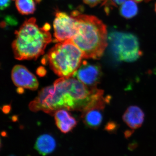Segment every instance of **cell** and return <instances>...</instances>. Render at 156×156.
<instances>
[{"instance_id":"5bb4252c","label":"cell","mask_w":156,"mask_h":156,"mask_svg":"<svg viewBox=\"0 0 156 156\" xmlns=\"http://www.w3.org/2000/svg\"><path fill=\"white\" fill-rule=\"evenodd\" d=\"M16 8L20 14L29 15L33 14L36 10L34 0H15Z\"/></svg>"},{"instance_id":"ba28073f","label":"cell","mask_w":156,"mask_h":156,"mask_svg":"<svg viewBox=\"0 0 156 156\" xmlns=\"http://www.w3.org/2000/svg\"><path fill=\"white\" fill-rule=\"evenodd\" d=\"M11 78L15 86L20 88L35 90L38 87L37 80L25 66H15L11 72Z\"/></svg>"},{"instance_id":"7a4b0ae2","label":"cell","mask_w":156,"mask_h":156,"mask_svg":"<svg viewBox=\"0 0 156 156\" xmlns=\"http://www.w3.org/2000/svg\"><path fill=\"white\" fill-rule=\"evenodd\" d=\"M71 15L76 20V29L71 41L80 49L84 58L99 59L108 45L106 25L92 15L77 11Z\"/></svg>"},{"instance_id":"6da1fadb","label":"cell","mask_w":156,"mask_h":156,"mask_svg":"<svg viewBox=\"0 0 156 156\" xmlns=\"http://www.w3.org/2000/svg\"><path fill=\"white\" fill-rule=\"evenodd\" d=\"M103 94V90L89 88L76 78L61 77L41 90L29 108L53 115L61 109L82 113L105 100Z\"/></svg>"},{"instance_id":"4fadbf2b","label":"cell","mask_w":156,"mask_h":156,"mask_svg":"<svg viewBox=\"0 0 156 156\" xmlns=\"http://www.w3.org/2000/svg\"><path fill=\"white\" fill-rule=\"evenodd\" d=\"M138 12L137 5L133 0L126 1L121 6L119 9L121 16L126 19H131L135 17Z\"/></svg>"},{"instance_id":"7c38bea8","label":"cell","mask_w":156,"mask_h":156,"mask_svg":"<svg viewBox=\"0 0 156 156\" xmlns=\"http://www.w3.org/2000/svg\"><path fill=\"white\" fill-rule=\"evenodd\" d=\"M56 147V142L53 136L45 134L39 136L35 144V148L39 154L45 156L53 152Z\"/></svg>"},{"instance_id":"9a60e30c","label":"cell","mask_w":156,"mask_h":156,"mask_svg":"<svg viewBox=\"0 0 156 156\" xmlns=\"http://www.w3.org/2000/svg\"><path fill=\"white\" fill-rule=\"evenodd\" d=\"M127 1V0H108L104 5L105 7V11L108 14L112 7H117L122 5L123 3Z\"/></svg>"},{"instance_id":"52a82bcc","label":"cell","mask_w":156,"mask_h":156,"mask_svg":"<svg viewBox=\"0 0 156 156\" xmlns=\"http://www.w3.org/2000/svg\"><path fill=\"white\" fill-rule=\"evenodd\" d=\"M101 66L84 60L72 77L77 79L89 88H97L102 77Z\"/></svg>"},{"instance_id":"5b68a950","label":"cell","mask_w":156,"mask_h":156,"mask_svg":"<svg viewBox=\"0 0 156 156\" xmlns=\"http://www.w3.org/2000/svg\"><path fill=\"white\" fill-rule=\"evenodd\" d=\"M108 42L111 53L118 61L134 62L142 55L138 38L132 34L112 32L108 37Z\"/></svg>"},{"instance_id":"277c9868","label":"cell","mask_w":156,"mask_h":156,"mask_svg":"<svg viewBox=\"0 0 156 156\" xmlns=\"http://www.w3.org/2000/svg\"><path fill=\"white\" fill-rule=\"evenodd\" d=\"M51 69L61 77H72L82 62L83 52L71 41L56 44L48 54Z\"/></svg>"},{"instance_id":"30bf717a","label":"cell","mask_w":156,"mask_h":156,"mask_svg":"<svg viewBox=\"0 0 156 156\" xmlns=\"http://www.w3.org/2000/svg\"><path fill=\"white\" fill-rule=\"evenodd\" d=\"M144 117V112L140 108L136 105H131L126 110L123 115L122 119L129 128L135 130L142 126Z\"/></svg>"},{"instance_id":"8992f818","label":"cell","mask_w":156,"mask_h":156,"mask_svg":"<svg viewBox=\"0 0 156 156\" xmlns=\"http://www.w3.org/2000/svg\"><path fill=\"white\" fill-rule=\"evenodd\" d=\"M54 37L56 41L63 43L70 41L76 29V20L72 15L58 11L53 21Z\"/></svg>"},{"instance_id":"d6986e66","label":"cell","mask_w":156,"mask_h":156,"mask_svg":"<svg viewBox=\"0 0 156 156\" xmlns=\"http://www.w3.org/2000/svg\"><path fill=\"white\" fill-rule=\"evenodd\" d=\"M133 1H134L135 2H142L144 0H133ZM148 1H149V0H148Z\"/></svg>"},{"instance_id":"9c48e42d","label":"cell","mask_w":156,"mask_h":156,"mask_svg":"<svg viewBox=\"0 0 156 156\" xmlns=\"http://www.w3.org/2000/svg\"><path fill=\"white\" fill-rule=\"evenodd\" d=\"M108 97L99 104L82 113V118L85 125L90 128L97 129L103 120L104 110L108 102Z\"/></svg>"},{"instance_id":"e0dca14e","label":"cell","mask_w":156,"mask_h":156,"mask_svg":"<svg viewBox=\"0 0 156 156\" xmlns=\"http://www.w3.org/2000/svg\"><path fill=\"white\" fill-rule=\"evenodd\" d=\"M12 0H1V9L4 10L7 9L11 5Z\"/></svg>"},{"instance_id":"3957f363","label":"cell","mask_w":156,"mask_h":156,"mask_svg":"<svg viewBox=\"0 0 156 156\" xmlns=\"http://www.w3.org/2000/svg\"><path fill=\"white\" fill-rule=\"evenodd\" d=\"M50 29L48 23L39 27L34 17L26 20L15 33V39L12 44L15 58L20 60L36 59L43 55L52 41Z\"/></svg>"},{"instance_id":"2e32d148","label":"cell","mask_w":156,"mask_h":156,"mask_svg":"<svg viewBox=\"0 0 156 156\" xmlns=\"http://www.w3.org/2000/svg\"><path fill=\"white\" fill-rule=\"evenodd\" d=\"M84 3L91 7H94L98 5H104L108 0H83Z\"/></svg>"},{"instance_id":"ac0fdd59","label":"cell","mask_w":156,"mask_h":156,"mask_svg":"<svg viewBox=\"0 0 156 156\" xmlns=\"http://www.w3.org/2000/svg\"><path fill=\"white\" fill-rule=\"evenodd\" d=\"M37 74L40 76H44L46 73V70L44 68L40 67L37 71Z\"/></svg>"},{"instance_id":"8fae6325","label":"cell","mask_w":156,"mask_h":156,"mask_svg":"<svg viewBox=\"0 0 156 156\" xmlns=\"http://www.w3.org/2000/svg\"><path fill=\"white\" fill-rule=\"evenodd\" d=\"M57 127L62 133L66 134L73 129L77 125V121L67 110L61 109L53 115Z\"/></svg>"},{"instance_id":"ffe728a7","label":"cell","mask_w":156,"mask_h":156,"mask_svg":"<svg viewBox=\"0 0 156 156\" xmlns=\"http://www.w3.org/2000/svg\"><path fill=\"white\" fill-rule=\"evenodd\" d=\"M155 11L156 13V3L155 4Z\"/></svg>"}]
</instances>
